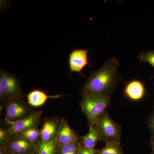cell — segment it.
Wrapping results in <instances>:
<instances>
[{"label":"cell","instance_id":"d6986e66","mask_svg":"<svg viewBox=\"0 0 154 154\" xmlns=\"http://www.w3.org/2000/svg\"><path fill=\"white\" fill-rule=\"evenodd\" d=\"M147 125L150 132V144H154V102L153 109L151 114L147 119Z\"/></svg>","mask_w":154,"mask_h":154},{"label":"cell","instance_id":"603a6c76","mask_svg":"<svg viewBox=\"0 0 154 154\" xmlns=\"http://www.w3.org/2000/svg\"><path fill=\"white\" fill-rule=\"evenodd\" d=\"M40 154V153H39V152H38L37 149L36 148V149H35V150L34 151V152H33V154Z\"/></svg>","mask_w":154,"mask_h":154},{"label":"cell","instance_id":"5b68a950","mask_svg":"<svg viewBox=\"0 0 154 154\" xmlns=\"http://www.w3.org/2000/svg\"><path fill=\"white\" fill-rule=\"evenodd\" d=\"M5 122H13L27 116L31 112L22 99L9 98L5 101Z\"/></svg>","mask_w":154,"mask_h":154},{"label":"cell","instance_id":"ac0fdd59","mask_svg":"<svg viewBox=\"0 0 154 154\" xmlns=\"http://www.w3.org/2000/svg\"><path fill=\"white\" fill-rule=\"evenodd\" d=\"M138 58L140 63H147L154 69V50L147 51H141L138 55ZM153 78L154 75L152 77V78Z\"/></svg>","mask_w":154,"mask_h":154},{"label":"cell","instance_id":"7c38bea8","mask_svg":"<svg viewBox=\"0 0 154 154\" xmlns=\"http://www.w3.org/2000/svg\"><path fill=\"white\" fill-rule=\"evenodd\" d=\"M63 95L48 96L45 92L40 90H34L30 91L27 96L28 103L33 107H38L44 105L48 99H57L62 97Z\"/></svg>","mask_w":154,"mask_h":154},{"label":"cell","instance_id":"cb8c5ba5","mask_svg":"<svg viewBox=\"0 0 154 154\" xmlns=\"http://www.w3.org/2000/svg\"><path fill=\"white\" fill-rule=\"evenodd\" d=\"M4 154H9L8 153V152H6Z\"/></svg>","mask_w":154,"mask_h":154},{"label":"cell","instance_id":"52a82bcc","mask_svg":"<svg viewBox=\"0 0 154 154\" xmlns=\"http://www.w3.org/2000/svg\"><path fill=\"white\" fill-rule=\"evenodd\" d=\"M5 148L10 154H32L36 148V144L14 135L11 137Z\"/></svg>","mask_w":154,"mask_h":154},{"label":"cell","instance_id":"ba28073f","mask_svg":"<svg viewBox=\"0 0 154 154\" xmlns=\"http://www.w3.org/2000/svg\"><path fill=\"white\" fill-rule=\"evenodd\" d=\"M87 49H75L70 54L68 63L71 73L77 72L83 76L82 71L87 65H91L88 62V53Z\"/></svg>","mask_w":154,"mask_h":154},{"label":"cell","instance_id":"7402d4cb","mask_svg":"<svg viewBox=\"0 0 154 154\" xmlns=\"http://www.w3.org/2000/svg\"><path fill=\"white\" fill-rule=\"evenodd\" d=\"M152 148V152L151 154H154V144L151 145Z\"/></svg>","mask_w":154,"mask_h":154},{"label":"cell","instance_id":"44dd1931","mask_svg":"<svg viewBox=\"0 0 154 154\" xmlns=\"http://www.w3.org/2000/svg\"><path fill=\"white\" fill-rule=\"evenodd\" d=\"M79 154H97V149H89L84 146L79 142Z\"/></svg>","mask_w":154,"mask_h":154},{"label":"cell","instance_id":"8992f818","mask_svg":"<svg viewBox=\"0 0 154 154\" xmlns=\"http://www.w3.org/2000/svg\"><path fill=\"white\" fill-rule=\"evenodd\" d=\"M0 85L10 98L22 99L25 96L17 76L4 70L0 72Z\"/></svg>","mask_w":154,"mask_h":154},{"label":"cell","instance_id":"3957f363","mask_svg":"<svg viewBox=\"0 0 154 154\" xmlns=\"http://www.w3.org/2000/svg\"><path fill=\"white\" fill-rule=\"evenodd\" d=\"M100 132L101 140L105 143L113 141H120L122 131L120 125L110 117L105 111L95 121Z\"/></svg>","mask_w":154,"mask_h":154},{"label":"cell","instance_id":"30bf717a","mask_svg":"<svg viewBox=\"0 0 154 154\" xmlns=\"http://www.w3.org/2000/svg\"><path fill=\"white\" fill-rule=\"evenodd\" d=\"M79 142L80 139L72 129L66 119L62 118L60 126L56 138L57 144L61 145L77 143Z\"/></svg>","mask_w":154,"mask_h":154},{"label":"cell","instance_id":"7a4b0ae2","mask_svg":"<svg viewBox=\"0 0 154 154\" xmlns=\"http://www.w3.org/2000/svg\"><path fill=\"white\" fill-rule=\"evenodd\" d=\"M110 96L85 95L80 101L81 110L85 115L88 125L94 124L96 119L106 111L110 105Z\"/></svg>","mask_w":154,"mask_h":154},{"label":"cell","instance_id":"ffe728a7","mask_svg":"<svg viewBox=\"0 0 154 154\" xmlns=\"http://www.w3.org/2000/svg\"><path fill=\"white\" fill-rule=\"evenodd\" d=\"M12 137L7 128H1L0 129V147L5 148L7 143ZM6 149V148H5Z\"/></svg>","mask_w":154,"mask_h":154},{"label":"cell","instance_id":"9a60e30c","mask_svg":"<svg viewBox=\"0 0 154 154\" xmlns=\"http://www.w3.org/2000/svg\"><path fill=\"white\" fill-rule=\"evenodd\" d=\"M17 136L28 141L37 144L40 140L41 131L37 127H35L26 130Z\"/></svg>","mask_w":154,"mask_h":154},{"label":"cell","instance_id":"2e32d148","mask_svg":"<svg viewBox=\"0 0 154 154\" xmlns=\"http://www.w3.org/2000/svg\"><path fill=\"white\" fill-rule=\"evenodd\" d=\"M36 149L40 154H57L56 140L49 142H43L40 140L36 144Z\"/></svg>","mask_w":154,"mask_h":154},{"label":"cell","instance_id":"5bb4252c","mask_svg":"<svg viewBox=\"0 0 154 154\" xmlns=\"http://www.w3.org/2000/svg\"><path fill=\"white\" fill-rule=\"evenodd\" d=\"M105 143L104 147L97 149V154H124L120 141H113Z\"/></svg>","mask_w":154,"mask_h":154},{"label":"cell","instance_id":"6da1fadb","mask_svg":"<svg viewBox=\"0 0 154 154\" xmlns=\"http://www.w3.org/2000/svg\"><path fill=\"white\" fill-rule=\"evenodd\" d=\"M119 61L116 58L107 60L102 67L92 73L82 88L81 95L110 96L119 81Z\"/></svg>","mask_w":154,"mask_h":154},{"label":"cell","instance_id":"277c9868","mask_svg":"<svg viewBox=\"0 0 154 154\" xmlns=\"http://www.w3.org/2000/svg\"><path fill=\"white\" fill-rule=\"evenodd\" d=\"M43 111H34L29 115L13 122H5L6 127L11 135H17L31 128L37 127Z\"/></svg>","mask_w":154,"mask_h":154},{"label":"cell","instance_id":"4fadbf2b","mask_svg":"<svg viewBox=\"0 0 154 154\" xmlns=\"http://www.w3.org/2000/svg\"><path fill=\"white\" fill-rule=\"evenodd\" d=\"M89 131L87 134L80 137V142L84 146L94 149L101 140V136L98 127L95 124L89 125Z\"/></svg>","mask_w":154,"mask_h":154},{"label":"cell","instance_id":"e0dca14e","mask_svg":"<svg viewBox=\"0 0 154 154\" xmlns=\"http://www.w3.org/2000/svg\"><path fill=\"white\" fill-rule=\"evenodd\" d=\"M79 143L68 144H57V154H79Z\"/></svg>","mask_w":154,"mask_h":154},{"label":"cell","instance_id":"9c48e42d","mask_svg":"<svg viewBox=\"0 0 154 154\" xmlns=\"http://www.w3.org/2000/svg\"><path fill=\"white\" fill-rule=\"evenodd\" d=\"M61 119L53 116L45 119L41 131L40 140L43 142H49L56 140Z\"/></svg>","mask_w":154,"mask_h":154},{"label":"cell","instance_id":"8fae6325","mask_svg":"<svg viewBox=\"0 0 154 154\" xmlns=\"http://www.w3.org/2000/svg\"><path fill=\"white\" fill-rule=\"evenodd\" d=\"M143 84L138 80H132L127 84L124 90L125 95L132 100L137 101L142 99L145 95Z\"/></svg>","mask_w":154,"mask_h":154}]
</instances>
